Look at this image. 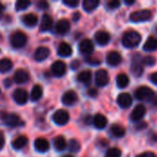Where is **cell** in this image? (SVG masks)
<instances>
[{
  "label": "cell",
  "mask_w": 157,
  "mask_h": 157,
  "mask_svg": "<svg viewBox=\"0 0 157 157\" xmlns=\"http://www.w3.org/2000/svg\"><path fill=\"white\" fill-rule=\"evenodd\" d=\"M1 119L3 120L4 123L6 126L9 127H17V126H22L24 122L21 121L18 115L14 114V113H6V112H2L0 114Z\"/></svg>",
  "instance_id": "obj_3"
},
{
  "label": "cell",
  "mask_w": 157,
  "mask_h": 157,
  "mask_svg": "<svg viewBox=\"0 0 157 157\" xmlns=\"http://www.w3.org/2000/svg\"><path fill=\"white\" fill-rule=\"evenodd\" d=\"M155 58L153 56H145L144 58H143V63L145 65H149L152 66L155 63Z\"/></svg>",
  "instance_id": "obj_37"
},
{
  "label": "cell",
  "mask_w": 157,
  "mask_h": 157,
  "mask_svg": "<svg viewBox=\"0 0 157 157\" xmlns=\"http://www.w3.org/2000/svg\"><path fill=\"white\" fill-rule=\"evenodd\" d=\"M13 66V63L8 58H3L0 60V73L5 74L11 70Z\"/></svg>",
  "instance_id": "obj_32"
},
{
  "label": "cell",
  "mask_w": 157,
  "mask_h": 157,
  "mask_svg": "<svg viewBox=\"0 0 157 157\" xmlns=\"http://www.w3.org/2000/svg\"><path fill=\"white\" fill-rule=\"evenodd\" d=\"M76 78H77L78 82H80L84 85H88L92 79V72L90 70H84L77 75Z\"/></svg>",
  "instance_id": "obj_27"
},
{
  "label": "cell",
  "mask_w": 157,
  "mask_h": 157,
  "mask_svg": "<svg viewBox=\"0 0 157 157\" xmlns=\"http://www.w3.org/2000/svg\"><path fill=\"white\" fill-rule=\"evenodd\" d=\"M13 99L17 105H24L29 99V94L23 88H17L13 93Z\"/></svg>",
  "instance_id": "obj_11"
},
{
  "label": "cell",
  "mask_w": 157,
  "mask_h": 157,
  "mask_svg": "<svg viewBox=\"0 0 157 157\" xmlns=\"http://www.w3.org/2000/svg\"><path fill=\"white\" fill-rule=\"evenodd\" d=\"M145 114H146V108H145V106L144 104H139V105H137L133 109V110L131 113L130 118H131V121L136 122V121H141L143 118H144Z\"/></svg>",
  "instance_id": "obj_9"
},
{
  "label": "cell",
  "mask_w": 157,
  "mask_h": 157,
  "mask_svg": "<svg viewBox=\"0 0 157 157\" xmlns=\"http://www.w3.org/2000/svg\"><path fill=\"white\" fill-rule=\"evenodd\" d=\"M88 95L90 96V97H92V98H96L97 96H98V90L96 89V88H90L89 90H88Z\"/></svg>",
  "instance_id": "obj_44"
},
{
  "label": "cell",
  "mask_w": 157,
  "mask_h": 157,
  "mask_svg": "<svg viewBox=\"0 0 157 157\" xmlns=\"http://www.w3.org/2000/svg\"><path fill=\"white\" fill-rule=\"evenodd\" d=\"M42 95H43L42 86H41L40 85H35V86L32 87V89H31L29 98H30V100H31V101L36 102V101L40 100V99L42 98Z\"/></svg>",
  "instance_id": "obj_26"
},
{
  "label": "cell",
  "mask_w": 157,
  "mask_h": 157,
  "mask_svg": "<svg viewBox=\"0 0 157 157\" xmlns=\"http://www.w3.org/2000/svg\"><path fill=\"white\" fill-rule=\"evenodd\" d=\"M121 155H122V153L119 148L112 147L107 151L105 157H121Z\"/></svg>",
  "instance_id": "obj_36"
},
{
  "label": "cell",
  "mask_w": 157,
  "mask_h": 157,
  "mask_svg": "<svg viewBox=\"0 0 157 157\" xmlns=\"http://www.w3.org/2000/svg\"><path fill=\"white\" fill-rule=\"evenodd\" d=\"M5 145V136H4V133L0 131V150L3 149Z\"/></svg>",
  "instance_id": "obj_45"
},
{
  "label": "cell",
  "mask_w": 157,
  "mask_h": 157,
  "mask_svg": "<svg viewBox=\"0 0 157 157\" xmlns=\"http://www.w3.org/2000/svg\"><path fill=\"white\" fill-rule=\"evenodd\" d=\"M57 53L61 57H70L73 53V49L70 44L66 42H62L58 47Z\"/></svg>",
  "instance_id": "obj_24"
},
{
  "label": "cell",
  "mask_w": 157,
  "mask_h": 157,
  "mask_svg": "<svg viewBox=\"0 0 157 157\" xmlns=\"http://www.w3.org/2000/svg\"><path fill=\"white\" fill-rule=\"evenodd\" d=\"M22 22L25 26L32 28L35 27L38 23V17L37 15L33 14V13H29V14H25L22 17Z\"/></svg>",
  "instance_id": "obj_23"
},
{
  "label": "cell",
  "mask_w": 157,
  "mask_h": 157,
  "mask_svg": "<svg viewBox=\"0 0 157 157\" xmlns=\"http://www.w3.org/2000/svg\"><path fill=\"white\" fill-rule=\"evenodd\" d=\"M144 63H143V58L140 54H136L132 58V72L135 76H141L144 73Z\"/></svg>",
  "instance_id": "obj_7"
},
{
  "label": "cell",
  "mask_w": 157,
  "mask_h": 157,
  "mask_svg": "<svg viewBox=\"0 0 157 157\" xmlns=\"http://www.w3.org/2000/svg\"><path fill=\"white\" fill-rule=\"evenodd\" d=\"M11 84H12V82H11V80L10 79H6L5 81H4V85H5V86L6 87H9V86H11Z\"/></svg>",
  "instance_id": "obj_48"
},
{
  "label": "cell",
  "mask_w": 157,
  "mask_h": 157,
  "mask_svg": "<svg viewBox=\"0 0 157 157\" xmlns=\"http://www.w3.org/2000/svg\"><path fill=\"white\" fill-rule=\"evenodd\" d=\"M69 113L64 109H58L52 114V121L58 126L66 125L69 121Z\"/></svg>",
  "instance_id": "obj_6"
},
{
  "label": "cell",
  "mask_w": 157,
  "mask_h": 157,
  "mask_svg": "<svg viewBox=\"0 0 157 157\" xmlns=\"http://www.w3.org/2000/svg\"><path fill=\"white\" fill-rule=\"evenodd\" d=\"M116 83L118 87L125 88L126 86H128L130 83V78L126 74H119L116 77Z\"/></svg>",
  "instance_id": "obj_31"
},
{
  "label": "cell",
  "mask_w": 157,
  "mask_h": 157,
  "mask_svg": "<svg viewBox=\"0 0 157 157\" xmlns=\"http://www.w3.org/2000/svg\"><path fill=\"white\" fill-rule=\"evenodd\" d=\"M63 157H74L73 155H64V156Z\"/></svg>",
  "instance_id": "obj_51"
},
{
  "label": "cell",
  "mask_w": 157,
  "mask_h": 157,
  "mask_svg": "<svg viewBox=\"0 0 157 157\" xmlns=\"http://www.w3.org/2000/svg\"><path fill=\"white\" fill-rule=\"evenodd\" d=\"M80 18H81V14L79 12H75L73 14V20L75 22H77Z\"/></svg>",
  "instance_id": "obj_47"
},
{
  "label": "cell",
  "mask_w": 157,
  "mask_h": 157,
  "mask_svg": "<svg viewBox=\"0 0 157 157\" xmlns=\"http://www.w3.org/2000/svg\"><path fill=\"white\" fill-rule=\"evenodd\" d=\"M93 124H94V126H95L97 129L102 130V129H104V128L107 126V124H108V120H107V118H106L103 114L98 113V114H96V115L94 116V118H93Z\"/></svg>",
  "instance_id": "obj_22"
},
{
  "label": "cell",
  "mask_w": 157,
  "mask_h": 157,
  "mask_svg": "<svg viewBox=\"0 0 157 157\" xmlns=\"http://www.w3.org/2000/svg\"><path fill=\"white\" fill-rule=\"evenodd\" d=\"M68 149H69V151L71 153H78L80 151V149H81V144H80V143L77 140L72 139L69 142Z\"/></svg>",
  "instance_id": "obj_34"
},
{
  "label": "cell",
  "mask_w": 157,
  "mask_h": 157,
  "mask_svg": "<svg viewBox=\"0 0 157 157\" xmlns=\"http://www.w3.org/2000/svg\"><path fill=\"white\" fill-rule=\"evenodd\" d=\"M70 29H71V24H70L69 20L65 19V18H62V19L58 20V22L56 23V26H55L56 32L60 35H64V34L68 33Z\"/></svg>",
  "instance_id": "obj_16"
},
{
  "label": "cell",
  "mask_w": 157,
  "mask_h": 157,
  "mask_svg": "<svg viewBox=\"0 0 157 157\" xmlns=\"http://www.w3.org/2000/svg\"><path fill=\"white\" fill-rule=\"evenodd\" d=\"M30 1H26V0H18L16 2V9L17 11H21V10H25L27 9L29 6H30Z\"/></svg>",
  "instance_id": "obj_35"
},
{
  "label": "cell",
  "mask_w": 157,
  "mask_h": 157,
  "mask_svg": "<svg viewBox=\"0 0 157 157\" xmlns=\"http://www.w3.org/2000/svg\"><path fill=\"white\" fill-rule=\"evenodd\" d=\"M78 49H79V52L82 54L89 55V54H91L93 52V51L95 49V46H94V43H93V41L91 40L84 39V40H82L80 41Z\"/></svg>",
  "instance_id": "obj_12"
},
{
  "label": "cell",
  "mask_w": 157,
  "mask_h": 157,
  "mask_svg": "<svg viewBox=\"0 0 157 157\" xmlns=\"http://www.w3.org/2000/svg\"><path fill=\"white\" fill-rule=\"evenodd\" d=\"M136 157H156L155 155L152 152H144V153H142L140 155H138Z\"/></svg>",
  "instance_id": "obj_42"
},
{
  "label": "cell",
  "mask_w": 157,
  "mask_h": 157,
  "mask_svg": "<svg viewBox=\"0 0 157 157\" xmlns=\"http://www.w3.org/2000/svg\"><path fill=\"white\" fill-rule=\"evenodd\" d=\"M134 96L136 99L140 101H149L153 104L157 105V98H155V94L149 86H144L138 87L134 92Z\"/></svg>",
  "instance_id": "obj_2"
},
{
  "label": "cell",
  "mask_w": 157,
  "mask_h": 157,
  "mask_svg": "<svg viewBox=\"0 0 157 157\" xmlns=\"http://www.w3.org/2000/svg\"><path fill=\"white\" fill-rule=\"evenodd\" d=\"M14 82L17 84H24L29 79V74L23 69H17L14 74Z\"/></svg>",
  "instance_id": "obj_21"
},
{
  "label": "cell",
  "mask_w": 157,
  "mask_h": 157,
  "mask_svg": "<svg viewBox=\"0 0 157 157\" xmlns=\"http://www.w3.org/2000/svg\"><path fill=\"white\" fill-rule=\"evenodd\" d=\"M95 40L100 46H105L110 41V35L105 30H98L95 34Z\"/></svg>",
  "instance_id": "obj_17"
},
{
  "label": "cell",
  "mask_w": 157,
  "mask_h": 157,
  "mask_svg": "<svg viewBox=\"0 0 157 157\" xmlns=\"http://www.w3.org/2000/svg\"><path fill=\"white\" fill-rule=\"evenodd\" d=\"M151 18H152V12L148 9H142V10L134 11L130 16L131 21L134 23L148 21Z\"/></svg>",
  "instance_id": "obj_5"
},
{
  "label": "cell",
  "mask_w": 157,
  "mask_h": 157,
  "mask_svg": "<svg viewBox=\"0 0 157 157\" xmlns=\"http://www.w3.org/2000/svg\"><path fill=\"white\" fill-rule=\"evenodd\" d=\"M28 144V138L24 135H20L18 137H17L15 140H13L12 142V147L15 150H20L23 147H25Z\"/></svg>",
  "instance_id": "obj_29"
},
{
  "label": "cell",
  "mask_w": 157,
  "mask_h": 157,
  "mask_svg": "<svg viewBox=\"0 0 157 157\" xmlns=\"http://www.w3.org/2000/svg\"><path fill=\"white\" fill-rule=\"evenodd\" d=\"M109 132L114 138H122L126 133V130L120 124H113L109 129Z\"/></svg>",
  "instance_id": "obj_25"
},
{
  "label": "cell",
  "mask_w": 157,
  "mask_h": 157,
  "mask_svg": "<svg viewBox=\"0 0 157 157\" xmlns=\"http://www.w3.org/2000/svg\"><path fill=\"white\" fill-rule=\"evenodd\" d=\"M156 31H157V27H156Z\"/></svg>",
  "instance_id": "obj_52"
},
{
  "label": "cell",
  "mask_w": 157,
  "mask_h": 157,
  "mask_svg": "<svg viewBox=\"0 0 157 157\" xmlns=\"http://www.w3.org/2000/svg\"><path fill=\"white\" fill-rule=\"evenodd\" d=\"M53 146L57 151H63L67 146V143H66L65 138L63 135L57 136L53 140Z\"/></svg>",
  "instance_id": "obj_30"
},
{
  "label": "cell",
  "mask_w": 157,
  "mask_h": 157,
  "mask_svg": "<svg viewBox=\"0 0 157 157\" xmlns=\"http://www.w3.org/2000/svg\"><path fill=\"white\" fill-rule=\"evenodd\" d=\"M53 20L52 17L49 15V14H44L42 16L40 24V30L41 32H45L48 31L49 29H51L52 26Z\"/></svg>",
  "instance_id": "obj_20"
},
{
  "label": "cell",
  "mask_w": 157,
  "mask_h": 157,
  "mask_svg": "<svg viewBox=\"0 0 157 157\" xmlns=\"http://www.w3.org/2000/svg\"><path fill=\"white\" fill-rule=\"evenodd\" d=\"M98 5H99L98 0H85L83 2V8L86 12H92L98 7Z\"/></svg>",
  "instance_id": "obj_33"
},
{
  "label": "cell",
  "mask_w": 157,
  "mask_h": 157,
  "mask_svg": "<svg viewBox=\"0 0 157 157\" xmlns=\"http://www.w3.org/2000/svg\"><path fill=\"white\" fill-rule=\"evenodd\" d=\"M145 52H154L157 49V39L154 36H150L144 44L143 47Z\"/></svg>",
  "instance_id": "obj_28"
},
{
  "label": "cell",
  "mask_w": 157,
  "mask_h": 157,
  "mask_svg": "<svg viewBox=\"0 0 157 157\" xmlns=\"http://www.w3.org/2000/svg\"><path fill=\"white\" fill-rule=\"evenodd\" d=\"M34 147L39 153H46L50 149V144L44 138H38L34 142Z\"/></svg>",
  "instance_id": "obj_19"
},
{
  "label": "cell",
  "mask_w": 157,
  "mask_h": 157,
  "mask_svg": "<svg viewBox=\"0 0 157 157\" xmlns=\"http://www.w3.org/2000/svg\"><path fill=\"white\" fill-rule=\"evenodd\" d=\"M37 6H38L39 9H40V10H45V9H47L49 7V4L46 1H40V2H38Z\"/></svg>",
  "instance_id": "obj_41"
},
{
  "label": "cell",
  "mask_w": 157,
  "mask_h": 157,
  "mask_svg": "<svg viewBox=\"0 0 157 157\" xmlns=\"http://www.w3.org/2000/svg\"><path fill=\"white\" fill-rule=\"evenodd\" d=\"M63 3L69 7H76L79 5L78 0H63Z\"/></svg>",
  "instance_id": "obj_39"
},
{
  "label": "cell",
  "mask_w": 157,
  "mask_h": 157,
  "mask_svg": "<svg viewBox=\"0 0 157 157\" xmlns=\"http://www.w3.org/2000/svg\"><path fill=\"white\" fill-rule=\"evenodd\" d=\"M50 55V49L45 46H40L36 49L34 52V59L37 62H42L46 60Z\"/></svg>",
  "instance_id": "obj_18"
},
{
  "label": "cell",
  "mask_w": 157,
  "mask_h": 157,
  "mask_svg": "<svg viewBox=\"0 0 157 157\" xmlns=\"http://www.w3.org/2000/svg\"><path fill=\"white\" fill-rule=\"evenodd\" d=\"M122 44L126 48H135L142 41V36L138 31L135 30H128L123 34L122 37Z\"/></svg>",
  "instance_id": "obj_1"
},
{
  "label": "cell",
  "mask_w": 157,
  "mask_h": 157,
  "mask_svg": "<svg viewBox=\"0 0 157 157\" xmlns=\"http://www.w3.org/2000/svg\"><path fill=\"white\" fill-rule=\"evenodd\" d=\"M77 100H78V96L75 90H68L62 97V102L66 106H72L75 104Z\"/></svg>",
  "instance_id": "obj_15"
},
{
  "label": "cell",
  "mask_w": 157,
  "mask_h": 157,
  "mask_svg": "<svg viewBox=\"0 0 157 157\" xmlns=\"http://www.w3.org/2000/svg\"><path fill=\"white\" fill-rule=\"evenodd\" d=\"M86 62L88 63L91 64V65H98V64H100V63H101V61H100L99 59L94 58V57H87V58L86 59Z\"/></svg>",
  "instance_id": "obj_40"
},
{
  "label": "cell",
  "mask_w": 157,
  "mask_h": 157,
  "mask_svg": "<svg viewBox=\"0 0 157 157\" xmlns=\"http://www.w3.org/2000/svg\"><path fill=\"white\" fill-rule=\"evenodd\" d=\"M117 103L123 109H129L132 104V98L129 93H121L117 98Z\"/></svg>",
  "instance_id": "obj_13"
},
{
  "label": "cell",
  "mask_w": 157,
  "mask_h": 157,
  "mask_svg": "<svg viewBox=\"0 0 157 157\" xmlns=\"http://www.w3.org/2000/svg\"><path fill=\"white\" fill-rule=\"evenodd\" d=\"M4 5L2 4V3H0V18H1V17H2V14H3V12H4Z\"/></svg>",
  "instance_id": "obj_49"
},
{
  "label": "cell",
  "mask_w": 157,
  "mask_h": 157,
  "mask_svg": "<svg viewBox=\"0 0 157 157\" xmlns=\"http://www.w3.org/2000/svg\"><path fill=\"white\" fill-rule=\"evenodd\" d=\"M121 6V2L119 0H111L107 3V6L109 9H116Z\"/></svg>",
  "instance_id": "obj_38"
},
{
  "label": "cell",
  "mask_w": 157,
  "mask_h": 157,
  "mask_svg": "<svg viewBox=\"0 0 157 157\" xmlns=\"http://www.w3.org/2000/svg\"><path fill=\"white\" fill-rule=\"evenodd\" d=\"M150 80L152 81V83H154L155 85H156L157 86V72H155V73H154V74L151 75Z\"/></svg>",
  "instance_id": "obj_46"
},
{
  "label": "cell",
  "mask_w": 157,
  "mask_h": 157,
  "mask_svg": "<svg viewBox=\"0 0 157 157\" xmlns=\"http://www.w3.org/2000/svg\"><path fill=\"white\" fill-rule=\"evenodd\" d=\"M27 35L22 31H15L10 36V43L12 47L16 49H20L24 47L27 43Z\"/></svg>",
  "instance_id": "obj_4"
},
{
  "label": "cell",
  "mask_w": 157,
  "mask_h": 157,
  "mask_svg": "<svg viewBox=\"0 0 157 157\" xmlns=\"http://www.w3.org/2000/svg\"><path fill=\"white\" fill-rule=\"evenodd\" d=\"M106 61L107 63L110 66H118L121 61H122V57L121 55V53L117 51H110L106 57Z\"/></svg>",
  "instance_id": "obj_14"
},
{
  "label": "cell",
  "mask_w": 157,
  "mask_h": 157,
  "mask_svg": "<svg viewBox=\"0 0 157 157\" xmlns=\"http://www.w3.org/2000/svg\"><path fill=\"white\" fill-rule=\"evenodd\" d=\"M0 93H1V90H0Z\"/></svg>",
  "instance_id": "obj_53"
},
{
  "label": "cell",
  "mask_w": 157,
  "mask_h": 157,
  "mask_svg": "<svg viewBox=\"0 0 157 157\" xmlns=\"http://www.w3.org/2000/svg\"><path fill=\"white\" fill-rule=\"evenodd\" d=\"M95 81L98 86L99 87L106 86L109 82V75L108 71L105 69L98 70L95 75Z\"/></svg>",
  "instance_id": "obj_8"
},
{
  "label": "cell",
  "mask_w": 157,
  "mask_h": 157,
  "mask_svg": "<svg viewBox=\"0 0 157 157\" xmlns=\"http://www.w3.org/2000/svg\"><path fill=\"white\" fill-rule=\"evenodd\" d=\"M124 3H125L126 5H133V4L135 3V1H134V0H132V1H125Z\"/></svg>",
  "instance_id": "obj_50"
},
{
  "label": "cell",
  "mask_w": 157,
  "mask_h": 157,
  "mask_svg": "<svg viewBox=\"0 0 157 157\" xmlns=\"http://www.w3.org/2000/svg\"><path fill=\"white\" fill-rule=\"evenodd\" d=\"M79 66H80V62H79L78 60H74V61L71 63V68L74 69V70L77 69Z\"/></svg>",
  "instance_id": "obj_43"
},
{
  "label": "cell",
  "mask_w": 157,
  "mask_h": 157,
  "mask_svg": "<svg viewBox=\"0 0 157 157\" xmlns=\"http://www.w3.org/2000/svg\"><path fill=\"white\" fill-rule=\"evenodd\" d=\"M51 70L53 75L57 76V77H61L63 76L66 73V64L63 62V61H55L52 66H51Z\"/></svg>",
  "instance_id": "obj_10"
}]
</instances>
